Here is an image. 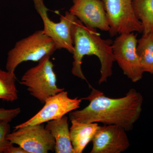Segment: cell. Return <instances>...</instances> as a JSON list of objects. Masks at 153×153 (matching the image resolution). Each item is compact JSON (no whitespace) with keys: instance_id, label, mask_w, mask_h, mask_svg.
Listing matches in <instances>:
<instances>
[{"instance_id":"cell-1","label":"cell","mask_w":153,"mask_h":153,"mask_svg":"<svg viewBox=\"0 0 153 153\" xmlns=\"http://www.w3.org/2000/svg\"><path fill=\"white\" fill-rule=\"evenodd\" d=\"M91 88L90 95L82 99L90 102L89 105L83 109L69 113L70 120L115 125L120 126L126 131L132 130L142 110L143 98L142 94L134 88H131L124 97L112 98Z\"/></svg>"},{"instance_id":"cell-2","label":"cell","mask_w":153,"mask_h":153,"mask_svg":"<svg viewBox=\"0 0 153 153\" xmlns=\"http://www.w3.org/2000/svg\"><path fill=\"white\" fill-rule=\"evenodd\" d=\"M72 33L74 44L72 74L88 82L81 68L82 59L85 55H95L101 64L98 84L106 82L108 78L112 75L113 63L115 61L113 52V41L102 39L96 29L88 27L78 19L73 26Z\"/></svg>"},{"instance_id":"cell-3","label":"cell","mask_w":153,"mask_h":153,"mask_svg":"<svg viewBox=\"0 0 153 153\" xmlns=\"http://www.w3.org/2000/svg\"><path fill=\"white\" fill-rule=\"evenodd\" d=\"M54 41L43 30L36 31L16 43L8 53L7 71L15 72L19 64L25 61L39 62L47 55L51 56L56 50Z\"/></svg>"},{"instance_id":"cell-4","label":"cell","mask_w":153,"mask_h":153,"mask_svg":"<svg viewBox=\"0 0 153 153\" xmlns=\"http://www.w3.org/2000/svg\"><path fill=\"white\" fill-rule=\"evenodd\" d=\"M50 57H43L38 65L28 69L21 80L30 94L43 103L49 97L65 90L57 86L54 64Z\"/></svg>"},{"instance_id":"cell-5","label":"cell","mask_w":153,"mask_h":153,"mask_svg":"<svg viewBox=\"0 0 153 153\" xmlns=\"http://www.w3.org/2000/svg\"><path fill=\"white\" fill-rule=\"evenodd\" d=\"M37 13L44 24V33L54 41L56 49H65L73 54L74 44L72 28L77 18L67 11L60 17V22L55 23L48 17V9L44 0H33Z\"/></svg>"},{"instance_id":"cell-6","label":"cell","mask_w":153,"mask_h":153,"mask_svg":"<svg viewBox=\"0 0 153 153\" xmlns=\"http://www.w3.org/2000/svg\"><path fill=\"white\" fill-rule=\"evenodd\" d=\"M109 24L110 36L143 32L142 25L134 13L132 0H101Z\"/></svg>"},{"instance_id":"cell-7","label":"cell","mask_w":153,"mask_h":153,"mask_svg":"<svg viewBox=\"0 0 153 153\" xmlns=\"http://www.w3.org/2000/svg\"><path fill=\"white\" fill-rule=\"evenodd\" d=\"M137 34L125 33L119 35L112 44L115 60L123 74L134 82L141 79L144 73L137 53Z\"/></svg>"},{"instance_id":"cell-8","label":"cell","mask_w":153,"mask_h":153,"mask_svg":"<svg viewBox=\"0 0 153 153\" xmlns=\"http://www.w3.org/2000/svg\"><path fill=\"white\" fill-rule=\"evenodd\" d=\"M12 144H17L27 153L55 152V141L43 124L25 126L7 136Z\"/></svg>"},{"instance_id":"cell-9","label":"cell","mask_w":153,"mask_h":153,"mask_svg":"<svg viewBox=\"0 0 153 153\" xmlns=\"http://www.w3.org/2000/svg\"><path fill=\"white\" fill-rule=\"evenodd\" d=\"M82 99H72L65 90L49 97L44 102L42 109L36 115L21 124L14 127L15 129L29 125L41 124L50 121L61 118L68 113L79 108Z\"/></svg>"},{"instance_id":"cell-10","label":"cell","mask_w":153,"mask_h":153,"mask_svg":"<svg viewBox=\"0 0 153 153\" xmlns=\"http://www.w3.org/2000/svg\"><path fill=\"white\" fill-rule=\"evenodd\" d=\"M124 128L120 126L110 125L99 126L92 141L90 153H121L130 146Z\"/></svg>"},{"instance_id":"cell-11","label":"cell","mask_w":153,"mask_h":153,"mask_svg":"<svg viewBox=\"0 0 153 153\" xmlns=\"http://www.w3.org/2000/svg\"><path fill=\"white\" fill-rule=\"evenodd\" d=\"M69 13L88 27L108 32L109 24L101 0H72Z\"/></svg>"},{"instance_id":"cell-12","label":"cell","mask_w":153,"mask_h":153,"mask_svg":"<svg viewBox=\"0 0 153 153\" xmlns=\"http://www.w3.org/2000/svg\"><path fill=\"white\" fill-rule=\"evenodd\" d=\"M68 119L65 115L59 119L48 122L45 126L55 139V153H74Z\"/></svg>"},{"instance_id":"cell-13","label":"cell","mask_w":153,"mask_h":153,"mask_svg":"<svg viewBox=\"0 0 153 153\" xmlns=\"http://www.w3.org/2000/svg\"><path fill=\"white\" fill-rule=\"evenodd\" d=\"M70 137L74 153H82L91 141L99 126L97 123H85L71 120Z\"/></svg>"},{"instance_id":"cell-14","label":"cell","mask_w":153,"mask_h":153,"mask_svg":"<svg viewBox=\"0 0 153 153\" xmlns=\"http://www.w3.org/2000/svg\"><path fill=\"white\" fill-rule=\"evenodd\" d=\"M137 51L144 72L153 74V33H143L138 40Z\"/></svg>"},{"instance_id":"cell-15","label":"cell","mask_w":153,"mask_h":153,"mask_svg":"<svg viewBox=\"0 0 153 153\" xmlns=\"http://www.w3.org/2000/svg\"><path fill=\"white\" fill-rule=\"evenodd\" d=\"M132 5L142 25L143 33H153V0H132Z\"/></svg>"},{"instance_id":"cell-16","label":"cell","mask_w":153,"mask_h":153,"mask_svg":"<svg viewBox=\"0 0 153 153\" xmlns=\"http://www.w3.org/2000/svg\"><path fill=\"white\" fill-rule=\"evenodd\" d=\"M15 72L5 71L0 68V99L8 102H14L18 99Z\"/></svg>"},{"instance_id":"cell-17","label":"cell","mask_w":153,"mask_h":153,"mask_svg":"<svg viewBox=\"0 0 153 153\" xmlns=\"http://www.w3.org/2000/svg\"><path fill=\"white\" fill-rule=\"evenodd\" d=\"M10 123L0 120V153H4L6 150L13 145L7 140V136L10 132Z\"/></svg>"},{"instance_id":"cell-18","label":"cell","mask_w":153,"mask_h":153,"mask_svg":"<svg viewBox=\"0 0 153 153\" xmlns=\"http://www.w3.org/2000/svg\"><path fill=\"white\" fill-rule=\"evenodd\" d=\"M21 112L20 108L8 109L0 107V120H4L10 123Z\"/></svg>"},{"instance_id":"cell-19","label":"cell","mask_w":153,"mask_h":153,"mask_svg":"<svg viewBox=\"0 0 153 153\" xmlns=\"http://www.w3.org/2000/svg\"><path fill=\"white\" fill-rule=\"evenodd\" d=\"M4 153H27L21 146L15 147L13 145H11Z\"/></svg>"}]
</instances>
